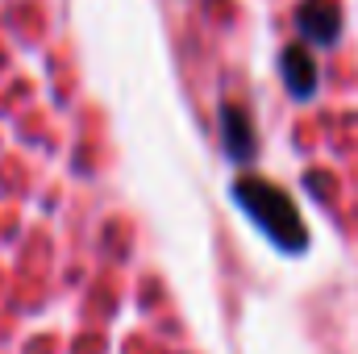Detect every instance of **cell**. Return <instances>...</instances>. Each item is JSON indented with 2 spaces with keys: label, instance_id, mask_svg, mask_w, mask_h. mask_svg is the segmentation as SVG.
<instances>
[{
  "label": "cell",
  "instance_id": "cell-1",
  "mask_svg": "<svg viewBox=\"0 0 358 354\" xmlns=\"http://www.w3.org/2000/svg\"><path fill=\"white\" fill-rule=\"evenodd\" d=\"M234 200L279 250H287V255L308 250V229H304V221H300V213L283 187H275L259 176H242L234 183Z\"/></svg>",
  "mask_w": 358,
  "mask_h": 354
},
{
  "label": "cell",
  "instance_id": "cell-2",
  "mask_svg": "<svg viewBox=\"0 0 358 354\" xmlns=\"http://www.w3.org/2000/svg\"><path fill=\"white\" fill-rule=\"evenodd\" d=\"M221 146H225V155L234 159V163H242V167H250L255 163V155H259V134H255V121H250V113L242 108V104H221Z\"/></svg>",
  "mask_w": 358,
  "mask_h": 354
},
{
  "label": "cell",
  "instance_id": "cell-3",
  "mask_svg": "<svg viewBox=\"0 0 358 354\" xmlns=\"http://www.w3.org/2000/svg\"><path fill=\"white\" fill-rule=\"evenodd\" d=\"M296 29L313 46H334L342 38V8H338V0H300Z\"/></svg>",
  "mask_w": 358,
  "mask_h": 354
},
{
  "label": "cell",
  "instance_id": "cell-4",
  "mask_svg": "<svg viewBox=\"0 0 358 354\" xmlns=\"http://www.w3.org/2000/svg\"><path fill=\"white\" fill-rule=\"evenodd\" d=\"M279 71H283V84L292 92V100H308L317 92V63H313L308 46H287L279 59Z\"/></svg>",
  "mask_w": 358,
  "mask_h": 354
}]
</instances>
